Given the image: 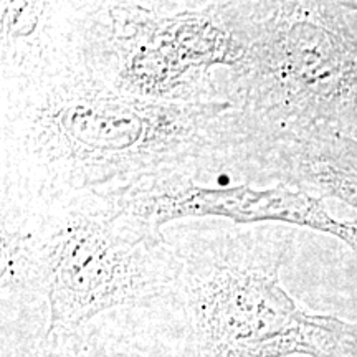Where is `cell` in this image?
<instances>
[{
    "mask_svg": "<svg viewBox=\"0 0 357 357\" xmlns=\"http://www.w3.org/2000/svg\"><path fill=\"white\" fill-rule=\"evenodd\" d=\"M166 235L181 265L171 305L192 357H357V323L307 312L281 284L287 225L205 218Z\"/></svg>",
    "mask_w": 357,
    "mask_h": 357,
    "instance_id": "cell-3",
    "label": "cell"
},
{
    "mask_svg": "<svg viewBox=\"0 0 357 357\" xmlns=\"http://www.w3.org/2000/svg\"><path fill=\"white\" fill-rule=\"evenodd\" d=\"M75 2H0V88L20 86L71 68Z\"/></svg>",
    "mask_w": 357,
    "mask_h": 357,
    "instance_id": "cell-7",
    "label": "cell"
},
{
    "mask_svg": "<svg viewBox=\"0 0 357 357\" xmlns=\"http://www.w3.org/2000/svg\"><path fill=\"white\" fill-rule=\"evenodd\" d=\"M342 6L349 8V10H354L357 12V0H347V2H341Z\"/></svg>",
    "mask_w": 357,
    "mask_h": 357,
    "instance_id": "cell-11",
    "label": "cell"
},
{
    "mask_svg": "<svg viewBox=\"0 0 357 357\" xmlns=\"http://www.w3.org/2000/svg\"><path fill=\"white\" fill-rule=\"evenodd\" d=\"M108 200L118 211L159 230L189 218H217L236 225L275 223L333 235L357 253V220H339L329 213L323 199L283 184L204 185L177 181Z\"/></svg>",
    "mask_w": 357,
    "mask_h": 357,
    "instance_id": "cell-6",
    "label": "cell"
},
{
    "mask_svg": "<svg viewBox=\"0 0 357 357\" xmlns=\"http://www.w3.org/2000/svg\"><path fill=\"white\" fill-rule=\"evenodd\" d=\"M275 141L230 102L124 96L77 70L0 88V190L113 199L159 184L268 185Z\"/></svg>",
    "mask_w": 357,
    "mask_h": 357,
    "instance_id": "cell-1",
    "label": "cell"
},
{
    "mask_svg": "<svg viewBox=\"0 0 357 357\" xmlns=\"http://www.w3.org/2000/svg\"><path fill=\"white\" fill-rule=\"evenodd\" d=\"M266 178L268 185L283 184L357 211V139L319 134L276 142Z\"/></svg>",
    "mask_w": 357,
    "mask_h": 357,
    "instance_id": "cell-8",
    "label": "cell"
},
{
    "mask_svg": "<svg viewBox=\"0 0 357 357\" xmlns=\"http://www.w3.org/2000/svg\"><path fill=\"white\" fill-rule=\"evenodd\" d=\"M0 357H102L100 329L95 321L70 336H45L30 346L0 347Z\"/></svg>",
    "mask_w": 357,
    "mask_h": 357,
    "instance_id": "cell-10",
    "label": "cell"
},
{
    "mask_svg": "<svg viewBox=\"0 0 357 357\" xmlns=\"http://www.w3.org/2000/svg\"><path fill=\"white\" fill-rule=\"evenodd\" d=\"M242 55L222 78L225 102L276 142L357 139V12L341 2L230 0Z\"/></svg>",
    "mask_w": 357,
    "mask_h": 357,
    "instance_id": "cell-4",
    "label": "cell"
},
{
    "mask_svg": "<svg viewBox=\"0 0 357 357\" xmlns=\"http://www.w3.org/2000/svg\"><path fill=\"white\" fill-rule=\"evenodd\" d=\"M102 357H192L171 301L96 321Z\"/></svg>",
    "mask_w": 357,
    "mask_h": 357,
    "instance_id": "cell-9",
    "label": "cell"
},
{
    "mask_svg": "<svg viewBox=\"0 0 357 357\" xmlns=\"http://www.w3.org/2000/svg\"><path fill=\"white\" fill-rule=\"evenodd\" d=\"M71 70L154 102H225L222 78L242 55L230 0H75Z\"/></svg>",
    "mask_w": 357,
    "mask_h": 357,
    "instance_id": "cell-5",
    "label": "cell"
},
{
    "mask_svg": "<svg viewBox=\"0 0 357 357\" xmlns=\"http://www.w3.org/2000/svg\"><path fill=\"white\" fill-rule=\"evenodd\" d=\"M178 258L159 230L100 195L37 199L0 190V271L48 305L47 337L172 298Z\"/></svg>",
    "mask_w": 357,
    "mask_h": 357,
    "instance_id": "cell-2",
    "label": "cell"
}]
</instances>
